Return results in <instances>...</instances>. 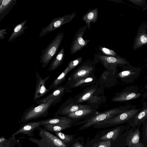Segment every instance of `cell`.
Listing matches in <instances>:
<instances>
[{
    "instance_id": "6da1fadb",
    "label": "cell",
    "mask_w": 147,
    "mask_h": 147,
    "mask_svg": "<svg viewBox=\"0 0 147 147\" xmlns=\"http://www.w3.org/2000/svg\"><path fill=\"white\" fill-rule=\"evenodd\" d=\"M40 139L30 137L28 139L39 147H67L65 143L44 128L38 129Z\"/></svg>"
},
{
    "instance_id": "7a4b0ae2",
    "label": "cell",
    "mask_w": 147,
    "mask_h": 147,
    "mask_svg": "<svg viewBox=\"0 0 147 147\" xmlns=\"http://www.w3.org/2000/svg\"><path fill=\"white\" fill-rule=\"evenodd\" d=\"M54 100H51L36 106L32 105L23 113L21 117V122L25 123L32 119L46 116L49 108L51 105H54Z\"/></svg>"
},
{
    "instance_id": "3957f363",
    "label": "cell",
    "mask_w": 147,
    "mask_h": 147,
    "mask_svg": "<svg viewBox=\"0 0 147 147\" xmlns=\"http://www.w3.org/2000/svg\"><path fill=\"white\" fill-rule=\"evenodd\" d=\"M63 36V32L59 33L47 46L46 48L42 50L40 56V62L42 64V68L46 67L55 55L60 46Z\"/></svg>"
},
{
    "instance_id": "277c9868",
    "label": "cell",
    "mask_w": 147,
    "mask_h": 147,
    "mask_svg": "<svg viewBox=\"0 0 147 147\" xmlns=\"http://www.w3.org/2000/svg\"><path fill=\"white\" fill-rule=\"evenodd\" d=\"M125 110L121 107L112 109L104 112L96 114L87 119L86 123L78 129V130L87 129L93 125L105 121L116 116Z\"/></svg>"
},
{
    "instance_id": "5b68a950",
    "label": "cell",
    "mask_w": 147,
    "mask_h": 147,
    "mask_svg": "<svg viewBox=\"0 0 147 147\" xmlns=\"http://www.w3.org/2000/svg\"><path fill=\"white\" fill-rule=\"evenodd\" d=\"M76 15V13L74 12L62 17L59 16L54 18L47 26L44 27L42 29L38 38L45 36L52 31L60 28L65 24L69 22L74 19Z\"/></svg>"
},
{
    "instance_id": "8992f818",
    "label": "cell",
    "mask_w": 147,
    "mask_h": 147,
    "mask_svg": "<svg viewBox=\"0 0 147 147\" xmlns=\"http://www.w3.org/2000/svg\"><path fill=\"white\" fill-rule=\"evenodd\" d=\"M138 111V109H134L125 111L112 118L97 125H115L125 123L132 119L137 115Z\"/></svg>"
},
{
    "instance_id": "52a82bcc",
    "label": "cell",
    "mask_w": 147,
    "mask_h": 147,
    "mask_svg": "<svg viewBox=\"0 0 147 147\" xmlns=\"http://www.w3.org/2000/svg\"><path fill=\"white\" fill-rule=\"evenodd\" d=\"M87 28L86 25L81 27L75 34L70 49L71 54H73L82 49L90 41L89 40H84L83 38V36Z\"/></svg>"
},
{
    "instance_id": "ba28073f",
    "label": "cell",
    "mask_w": 147,
    "mask_h": 147,
    "mask_svg": "<svg viewBox=\"0 0 147 147\" xmlns=\"http://www.w3.org/2000/svg\"><path fill=\"white\" fill-rule=\"evenodd\" d=\"M140 126L132 127L129 131L126 139V145L128 147H145L140 140Z\"/></svg>"
},
{
    "instance_id": "9c48e42d",
    "label": "cell",
    "mask_w": 147,
    "mask_h": 147,
    "mask_svg": "<svg viewBox=\"0 0 147 147\" xmlns=\"http://www.w3.org/2000/svg\"><path fill=\"white\" fill-rule=\"evenodd\" d=\"M35 74L36 81L34 100L36 102L40 98L49 92L50 89L46 87L45 83L50 78V76H49L43 79L37 71H36Z\"/></svg>"
},
{
    "instance_id": "30bf717a",
    "label": "cell",
    "mask_w": 147,
    "mask_h": 147,
    "mask_svg": "<svg viewBox=\"0 0 147 147\" xmlns=\"http://www.w3.org/2000/svg\"><path fill=\"white\" fill-rule=\"evenodd\" d=\"M65 86H59L53 89L51 93L42 99L38 100L36 103L38 105L46 102L51 100L54 101V105L59 103L61 100L62 96L66 90Z\"/></svg>"
},
{
    "instance_id": "8fae6325",
    "label": "cell",
    "mask_w": 147,
    "mask_h": 147,
    "mask_svg": "<svg viewBox=\"0 0 147 147\" xmlns=\"http://www.w3.org/2000/svg\"><path fill=\"white\" fill-rule=\"evenodd\" d=\"M91 108H92L88 105L77 103H69V102H67V101L60 107L55 115H63L66 116L70 113L81 109Z\"/></svg>"
},
{
    "instance_id": "7c38bea8",
    "label": "cell",
    "mask_w": 147,
    "mask_h": 147,
    "mask_svg": "<svg viewBox=\"0 0 147 147\" xmlns=\"http://www.w3.org/2000/svg\"><path fill=\"white\" fill-rule=\"evenodd\" d=\"M41 125L40 121L25 123L22 125L19 129L13 134L11 136L14 137L18 134H21L32 137L34 135V131L35 130H38Z\"/></svg>"
},
{
    "instance_id": "4fadbf2b",
    "label": "cell",
    "mask_w": 147,
    "mask_h": 147,
    "mask_svg": "<svg viewBox=\"0 0 147 147\" xmlns=\"http://www.w3.org/2000/svg\"><path fill=\"white\" fill-rule=\"evenodd\" d=\"M94 67L90 63H84L72 75V80L74 81L83 78L90 76L93 71Z\"/></svg>"
},
{
    "instance_id": "5bb4252c",
    "label": "cell",
    "mask_w": 147,
    "mask_h": 147,
    "mask_svg": "<svg viewBox=\"0 0 147 147\" xmlns=\"http://www.w3.org/2000/svg\"><path fill=\"white\" fill-rule=\"evenodd\" d=\"M98 57L104 66L109 70H113L118 65L125 63L122 59L115 57L100 55Z\"/></svg>"
},
{
    "instance_id": "9a60e30c",
    "label": "cell",
    "mask_w": 147,
    "mask_h": 147,
    "mask_svg": "<svg viewBox=\"0 0 147 147\" xmlns=\"http://www.w3.org/2000/svg\"><path fill=\"white\" fill-rule=\"evenodd\" d=\"M78 120L68 118L67 116L55 115L54 117L40 121L42 125L52 124H72Z\"/></svg>"
},
{
    "instance_id": "2e32d148",
    "label": "cell",
    "mask_w": 147,
    "mask_h": 147,
    "mask_svg": "<svg viewBox=\"0 0 147 147\" xmlns=\"http://www.w3.org/2000/svg\"><path fill=\"white\" fill-rule=\"evenodd\" d=\"M95 109L93 108L81 109L71 113L66 116L70 119L79 120L89 118L96 114Z\"/></svg>"
},
{
    "instance_id": "e0dca14e",
    "label": "cell",
    "mask_w": 147,
    "mask_h": 147,
    "mask_svg": "<svg viewBox=\"0 0 147 147\" xmlns=\"http://www.w3.org/2000/svg\"><path fill=\"white\" fill-rule=\"evenodd\" d=\"M17 3V0H0V23Z\"/></svg>"
},
{
    "instance_id": "ac0fdd59",
    "label": "cell",
    "mask_w": 147,
    "mask_h": 147,
    "mask_svg": "<svg viewBox=\"0 0 147 147\" xmlns=\"http://www.w3.org/2000/svg\"><path fill=\"white\" fill-rule=\"evenodd\" d=\"M98 15V9L96 8L89 10L82 17V20L85 22L88 30L91 28V22L96 23L97 21Z\"/></svg>"
},
{
    "instance_id": "d6986e66",
    "label": "cell",
    "mask_w": 147,
    "mask_h": 147,
    "mask_svg": "<svg viewBox=\"0 0 147 147\" xmlns=\"http://www.w3.org/2000/svg\"><path fill=\"white\" fill-rule=\"evenodd\" d=\"M27 20H25L16 25L8 40V42L13 41L21 35L25 33V30L28 28V26H24V25Z\"/></svg>"
},
{
    "instance_id": "ffe728a7",
    "label": "cell",
    "mask_w": 147,
    "mask_h": 147,
    "mask_svg": "<svg viewBox=\"0 0 147 147\" xmlns=\"http://www.w3.org/2000/svg\"><path fill=\"white\" fill-rule=\"evenodd\" d=\"M64 46L51 61L48 67V70L53 71L57 68L62 63L65 58Z\"/></svg>"
},
{
    "instance_id": "44dd1931",
    "label": "cell",
    "mask_w": 147,
    "mask_h": 147,
    "mask_svg": "<svg viewBox=\"0 0 147 147\" xmlns=\"http://www.w3.org/2000/svg\"><path fill=\"white\" fill-rule=\"evenodd\" d=\"M140 96V94L139 93L124 92L113 98L111 100L115 102L123 101L138 98Z\"/></svg>"
},
{
    "instance_id": "7402d4cb",
    "label": "cell",
    "mask_w": 147,
    "mask_h": 147,
    "mask_svg": "<svg viewBox=\"0 0 147 147\" xmlns=\"http://www.w3.org/2000/svg\"><path fill=\"white\" fill-rule=\"evenodd\" d=\"M72 124H52L43 125L44 128L47 130L54 132L61 131L72 126Z\"/></svg>"
},
{
    "instance_id": "603a6c76",
    "label": "cell",
    "mask_w": 147,
    "mask_h": 147,
    "mask_svg": "<svg viewBox=\"0 0 147 147\" xmlns=\"http://www.w3.org/2000/svg\"><path fill=\"white\" fill-rule=\"evenodd\" d=\"M147 117V109H143L133 118L134 121L130 123V125L132 127H136L140 125Z\"/></svg>"
},
{
    "instance_id": "cb8c5ba5",
    "label": "cell",
    "mask_w": 147,
    "mask_h": 147,
    "mask_svg": "<svg viewBox=\"0 0 147 147\" xmlns=\"http://www.w3.org/2000/svg\"><path fill=\"white\" fill-rule=\"evenodd\" d=\"M68 68L67 67L62 73L56 78L50 86L49 89L50 90L54 89L61 83L65 80L67 74L69 72Z\"/></svg>"
},
{
    "instance_id": "d4e9b609",
    "label": "cell",
    "mask_w": 147,
    "mask_h": 147,
    "mask_svg": "<svg viewBox=\"0 0 147 147\" xmlns=\"http://www.w3.org/2000/svg\"><path fill=\"white\" fill-rule=\"evenodd\" d=\"M96 88H90L83 93L77 98L75 103L79 104L84 102L89 99L95 92Z\"/></svg>"
},
{
    "instance_id": "484cf974",
    "label": "cell",
    "mask_w": 147,
    "mask_h": 147,
    "mask_svg": "<svg viewBox=\"0 0 147 147\" xmlns=\"http://www.w3.org/2000/svg\"><path fill=\"white\" fill-rule=\"evenodd\" d=\"M121 129V127H119L113 129L102 137L100 140H112L115 141L119 136Z\"/></svg>"
},
{
    "instance_id": "4316f807",
    "label": "cell",
    "mask_w": 147,
    "mask_h": 147,
    "mask_svg": "<svg viewBox=\"0 0 147 147\" xmlns=\"http://www.w3.org/2000/svg\"><path fill=\"white\" fill-rule=\"evenodd\" d=\"M55 133L57 137L65 144L70 142L73 138L71 135L65 134L61 131L55 132Z\"/></svg>"
},
{
    "instance_id": "83f0119b",
    "label": "cell",
    "mask_w": 147,
    "mask_h": 147,
    "mask_svg": "<svg viewBox=\"0 0 147 147\" xmlns=\"http://www.w3.org/2000/svg\"><path fill=\"white\" fill-rule=\"evenodd\" d=\"M94 80L93 77L90 76L78 80L74 81L72 86L73 87H76L80 86L84 83H89L92 82Z\"/></svg>"
},
{
    "instance_id": "f1b7e54d",
    "label": "cell",
    "mask_w": 147,
    "mask_h": 147,
    "mask_svg": "<svg viewBox=\"0 0 147 147\" xmlns=\"http://www.w3.org/2000/svg\"><path fill=\"white\" fill-rule=\"evenodd\" d=\"M82 57H80L73 60L69 62L67 67L68 68L69 71L81 63L82 61Z\"/></svg>"
},
{
    "instance_id": "f546056e",
    "label": "cell",
    "mask_w": 147,
    "mask_h": 147,
    "mask_svg": "<svg viewBox=\"0 0 147 147\" xmlns=\"http://www.w3.org/2000/svg\"><path fill=\"white\" fill-rule=\"evenodd\" d=\"M100 51L106 56L114 57L117 55L116 53L113 50L102 46H99Z\"/></svg>"
},
{
    "instance_id": "4dcf8cb0",
    "label": "cell",
    "mask_w": 147,
    "mask_h": 147,
    "mask_svg": "<svg viewBox=\"0 0 147 147\" xmlns=\"http://www.w3.org/2000/svg\"><path fill=\"white\" fill-rule=\"evenodd\" d=\"M142 130V142L145 147H147V123L144 124Z\"/></svg>"
},
{
    "instance_id": "1f68e13d",
    "label": "cell",
    "mask_w": 147,
    "mask_h": 147,
    "mask_svg": "<svg viewBox=\"0 0 147 147\" xmlns=\"http://www.w3.org/2000/svg\"><path fill=\"white\" fill-rule=\"evenodd\" d=\"M111 140H104L99 142L98 147H111Z\"/></svg>"
},
{
    "instance_id": "d6a6232c",
    "label": "cell",
    "mask_w": 147,
    "mask_h": 147,
    "mask_svg": "<svg viewBox=\"0 0 147 147\" xmlns=\"http://www.w3.org/2000/svg\"><path fill=\"white\" fill-rule=\"evenodd\" d=\"M133 73L134 72H132L127 70L121 72L119 74V76L120 78H125L129 76Z\"/></svg>"
},
{
    "instance_id": "836d02e7",
    "label": "cell",
    "mask_w": 147,
    "mask_h": 147,
    "mask_svg": "<svg viewBox=\"0 0 147 147\" xmlns=\"http://www.w3.org/2000/svg\"><path fill=\"white\" fill-rule=\"evenodd\" d=\"M7 28H5L2 29L0 30V40L4 38L5 36V35L7 34Z\"/></svg>"
},
{
    "instance_id": "e575fe53",
    "label": "cell",
    "mask_w": 147,
    "mask_h": 147,
    "mask_svg": "<svg viewBox=\"0 0 147 147\" xmlns=\"http://www.w3.org/2000/svg\"><path fill=\"white\" fill-rule=\"evenodd\" d=\"M141 41L143 43H145L147 42V38L144 36H142L140 38Z\"/></svg>"
},
{
    "instance_id": "d590c367",
    "label": "cell",
    "mask_w": 147,
    "mask_h": 147,
    "mask_svg": "<svg viewBox=\"0 0 147 147\" xmlns=\"http://www.w3.org/2000/svg\"><path fill=\"white\" fill-rule=\"evenodd\" d=\"M72 147H83L82 144L77 142L74 144Z\"/></svg>"
},
{
    "instance_id": "8d00e7d4",
    "label": "cell",
    "mask_w": 147,
    "mask_h": 147,
    "mask_svg": "<svg viewBox=\"0 0 147 147\" xmlns=\"http://www.w3.org/2000/svg\"><path fill=\"white\" fill-rule=\"evenodd\" d=\"M98 143H96L94 147H98Z\"/></svg>"
},
{
    "instance_id": "74e56055",
    "label": "cell",
    "mask_w": 147,
    "mask_h": 147,
    "mask_svg": "<svg viewBox=\"0 0 147 147\" xmlns=\"http://www.w3.org/2000/svg\"><path fill=\"white\" fill-rule=\"evenodd\" d=\"M144 88L146 89H147V84L145 86Z\"/></svg>"
}]
</instances>
